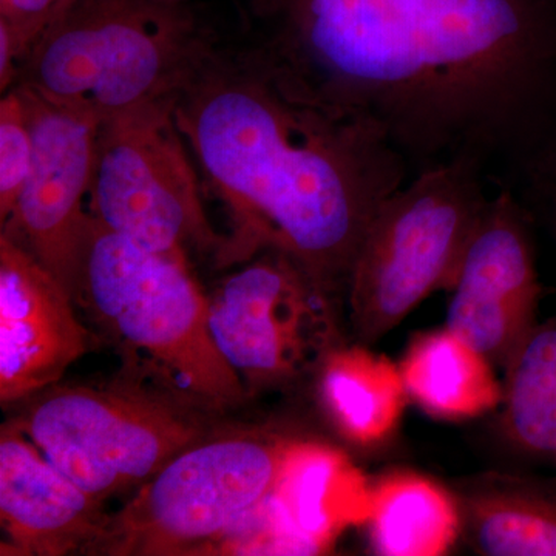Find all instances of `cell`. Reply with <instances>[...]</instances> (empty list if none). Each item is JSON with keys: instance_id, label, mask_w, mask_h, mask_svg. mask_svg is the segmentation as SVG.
I'll return each instance as SVG.
<instances>
[{"instance_id": "3", "label": "cell", "mask_w": 556, "mask_h": 556, "mask_svg": "<svg viewBox=\"0 0 556 556\" xmlns=\"http://www.w3.org/2000/svg\"><path fill=\"white\" fill-rule=\"evenodd\" d=\"M222 40L179 0H73L22 62L14 86L104 121L177 100Z\"/></svg>"}, {"instance_id": "7", "label": "cell", "mask_w": 556, "mask_h": 556, "mask_svg": "<svg viewBox=\"0 0 556 556\" xmlns=\"http://www.w3.org/2000/svg\"><path fill=\"white\" fill-rule=\"evenodd\" d=\"M174 109L175 100L159 101L101 121L91 211L104 228L149 251L222 254L226 241L204 214Z\"/></svg>"}, {"instance_id": "8", "label": "cell", "mask_w": 556, "mask_h": 556, "mask_svg": "<svg viewBox=\"0 0 556 556\" xmlns=\"http://www.w3.org/2000/svg\"><path fill=\"white\" fill-rule=\"evenodd\" d=\"M16 424L58 470L100 501L146 484L203 437L175 405L121 388L47 391Z\"/></svg>"}, {"instance_id": "15", "label": "cell", "mask_w": 556, "mask_h": 556, "mask_svg": "<svg viewBox=\"0 0 556 556\" xmlns=\"http://www.w3.org/2000/svg\"><path fill=\"white\" fill-rule=\"evenodd\" d=\"M401 375L409 396L442 419L481 416L501 401L492 362L450 328L417 338Z\"/></svg>"}, {"instance_id": "22", "label": "cell", "mask_w": 556, "mask_h": 556, "mask_svg": "<svg viewBox=\"0 0 556 556\" xmlns=\"http://www.w3.org/2000/svg\"><path fill=\"white\" fill-rule=\"evenodd\" d=\"M533 199L543 206L556 230V135L519 164Z\"/></svg>"}, {"instance_id": "12", "label": "cell", "mask_w": 556, "mask_h": 556, "mask_svg": "<svg viewBox=\"0 0 556 556\" xmlns=\"http://www.w3.org/2000/svg\"><path fill=\"white\" fill-rule=\"evenodd\" d=\"M72 295L21 241L0 233V401L56 383L89 345Z\"/></svg>"}, {"instance_id": "20", "label": "cell", "mask_w": 556, "mask_h": 556, "mask_svg": "<svg viewBox=\"0 0 556 556\" xmlns=\"http://www.w3.org/2000/svg\"><path fill=\"white\" fill-rule=\"evenodd\" d=\"M33 139L21 91L11 87L0 101V219L5 225L30 172Z\"/></svg>"}, {"instance_id": "1", "label": "cell", "mask_w": 556, "mask_h": 556, "mask_svg": "<svg viewBox=\"0 0 556 556\" xmlns=\"http://www.w3.org/2000/svg\"><path fill=\"white\" fill-rule=\"evenodd\" d=\"M240 39L415 172L556 135V0H249Z\"/></svg>"}, {"instance_id": "6", "label": "cell", "mask_w": 556, "mask_h": 556, "mask_svg": "<svg viewBox=\"0 0 556 556\" xmlns=\"http://www.w3.org/2000/svg\"><path fill=\"white\" fill-rule=\"evenodd\" d=\"M291 442L252 433L192 445L109 515L90 554H214L273 493Z\"/></svg>"}, {"instance_id": "2", "label": "cell", "mask_w": 556, "mask_h": 556, "mask_svg": "<svg viewBox=\"0 0 556 556\" xmlns=\"http://www.w3.org/2000/svg\"><path fill=\"white\" fill-rule=\"evenodd\" d=\"M174 112L236 223L222 257L274 249L329 295L348 289L369 223L412 172L387 138L300 91L240 38H223Z\"/></svg>"}, {"instance_id": "23", "label": "cell", "mask_w": 556, "mask_h": 556, "mask_svg": "<svg viewBox=\"0 0 556 556\" xmlns=\"http://www.w3.org/2000/svg\"><path fill=\"white\" fill-rule=\"evenodd\" d=\"M72 2H73V0H61V2H60V10H58V13H62V11L67 9L70 3H72Z\"/></svg>"}, {"instance_id": "4", "label": "cell", "mask_w": 556, "mask_h": 556, "mask_svg": "<svg viewBox=\"0 0 556 556\" xmlns=\"http://www.w3.org/2000/svg\"><path fill=\"white\" fill-rule=\"evenodd\" d=\"M73 300L193 401L223 408L243 399V380L215 343L208 298L188 257L149 251L97 222Z\"/></svg>"}, {"instance_id": "13", "label": "cell", "mask_w": 556, "mask_h": 556, "mask_svg": "<svg viewBox=\"0 0 556 556\" xmlns=\"http://www.w3.org/2000/svg\"><path fill=\"white\" fill-rule=\"evenodd\" d=\"M375 489L343 453L292 441L273 493L252 514L269 555H318L348 527L368 525Z\"/></svg>"}, {"instance_id": "5", "label": "cell", "mask_w": 556, "mask_h": 556, "mask_svg": "<svg viewBox=\"0 0 556 556\" xmlns=\"http://www.w3.org/2000/svg\"><path fill=\"white\" fill-rule=\"evenodd\" d=\"M482 166L456 160L383 201L354 260L348 292L358 338L376 342L439 288H453L490 200Z\"/></svg>"}, {"instance_id": "9", "label": "cell", "mask_w": 556, "mask_h": 556, "mask_svg": "<svg viewBox=\"0 0 556 556\" xmlns=\"http://www.w3.org/2000/svg\"><path fill=\"white\" fill-rule=\"evenodd\" d=\"M329 298L294 260L266 249L208 298V324L241 380L265 386L327 350L334 328Z\"/></svg>"}, {"instance_id": "21", "label": "cell", "mask_w": 556, "mask_h": 556, "mask_svg": "<svg viewBox=\"0 0 556 556\" xmlns=\"http://www.w3.org/2000/svg\"><path fill=\"white\" fill-rule=\"evenodd\" d=\"M61 0H0V25L10 33L22 62L56 17Z\"/></svg>"}, {"instance_id": "10", "label": "cell", "mask_w": 556, "mask_h": 556, "mask_svg": "<svg viewBox=\"0 0 556 556\" xmlns=\"http://www.w3.org/2000/svg\"><path fill=\"white\" fill-rule=\"evenodd\" d=\"M33 139L30 172L2 230L21 241L75 295L97 217L91 211L101 121L22 86Z\"/></svg>"}, {"instance_id": "17", "label": "cell", "mask_w": 556, "mask_h": 556, "mask_svg": "<svg viewBox=\"0 0 556 556\" xmlns=\"http://www.w3.org/2000/svg\"><path fill=\"white\" fill-rule=\"evenodd\" d=\"M368 525L376 554L439 556L455 544L459 511L452 496L431 479L401 471L375 486Z\"/></svg>"}, {"instance_id": "19", "label": "cell", "mask_w": 556, "mask_h": 556, "mask_svg": "<svg viewBox=\"0 0 556 556\" xmlns=\"http://www.w3.org/2000/svg\"><path fill=\"white\" fill-rule=\"evenodd\" d=\"M471 540L490 556H556V503L522 493L478 497L468 514Z\"/></svg>"}, {"instance_id": "18", "label": "cell", "mask_w": 556, "mask_h": 556, "mask_svg": "<svg viewBox=\"0 0 556 556\" xmlns=\"http://www.w3.org/2000/svg\"><path fill=\"white\" fill-rule=\"evenodd\" d=\"M507 368L511 438L529 452H556V324L533 328Z\"/></svg>"}, {"instance_id": "16", "label": "cell", "mask_w": 556, "mask_h": 556, "mask_svg": "<svg viewBox=\"0 0 556 556\" xmlns=\"http://www.w3.org/2000/svg\"><path fill=\"white\" fill-rule=\"evenodd\" d=\"M401 369L364 348L332 351L321 369L320 394L340 433L358 445L383 441L405 405Z\"/></svg>"}, {"instance_id": "11", "label": "cell", "mask_w": 556, "mask_h": 556, "mask_svg": "<svg viewBox=\"0 0 556 556\" xmlns=\"http://www.w3.org/2000/svg\"><path fill=\"white\" fill-rule=\"evenodd\" d=\"M540 298L529 222L510 192L490 200L466 252L448 327L492 364H510L533 329Z\"/></svg>"}, {"instance_id": "14", "label": "cell", "mask_w": 556, "mask_h": 556, "mask_svg": "<svg viewBox=\"0 0 556 556\" xmlns=\"http://www.w3.org/2000/svg\"><path fill=\"white\" fill-rule=\"evenodd\" d=\"M108 517L102 501L58 470L16 422L2 427L0 518L10 554H90Z\"/></svg>"}]
</instances>
